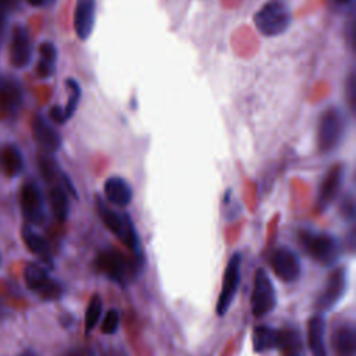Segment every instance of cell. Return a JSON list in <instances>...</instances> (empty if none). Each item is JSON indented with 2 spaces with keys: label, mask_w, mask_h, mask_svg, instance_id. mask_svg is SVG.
<instances>
[{
  "label": "cell",
  "mask_w": 356,
  "mask_h": 356,
  "mask_svg": "<svg viewBox=\"0 0 356 356\" xmlns=\"http://www.w3.org/2000/svg\"><path fill=\"white\" fill-rule=\"evenodd\" d=\"M32 135L38 146L44 153H54L61 146L60 134L40 114L35 115L32 120Z\"/></svg>",
  "instance_id": "cell-15"
},
{
  "label": "cell",
  "mask_w": 356,
  "mask_h": 356,
  "mask_svg": "<svg viewBox=\"0 0 356 356\" xmlns=\"http://www.w3.org/2000/svg\"><path fill=\"white\" fill-rule=\"evenodd\" d=\"M24 280L26 286L44 300H57L63 295L61 284L51 278L47 270L39 263H28L25 266Z\"/></svg>",
  "instance_id": "cell-6"
},
{
  "label": "cell",
  "mask_w": 356,
  "mask_h": 356,
  "mask_svg": "<svg viewBox=\"0 0 356 356\" xmlns=\"http://www.w3.org/2000/svg\"><path fill=\"white\" fill-rule=\"evenodd\" d=\"M104 193L110 203L124 207L132 200V189L121 177H110L104 184Z\"/></svg>",
  "instance_id": "cell-18"
},
{
  "label": "cell",
  "mask_w": 356,
  "mask_h": 356,
  "mask_svg": "<svg viewBox=\"0 0 356 356\" xmlns=\"http://www.w3.org/2000/svg\"><path fill=\"white\" fill-rule=\"evenodd\" d=\"M15 3H17V0H0V14L10 11Z\"/></svg>",
  "instance_id": "cell-32"
},
{
  "label": "cell",
  "mask_w": 356,
  "mask_h": 356,
  "mask_svg": "<svg viewBox=\"0 0 356 356\" xmlns=\"http://www.w3.org/2000/svg\"><path fill=\"white\" fill-rule=\"evenodd\" d=\"M50 118H51V121L56 122V124H64V122L67 121L65 114H64V108H63L61 106H58V104L53 106V107L50 108Z\"/></svg>",
  "instance_id": "cell-31"
},
{
  "label": "cell",
  "mask_w": 356,
  "mask_h": 356,
  "mask_svg": "<svg viewBox=\"0 0 356 356\" xmlns=\"http://www.w3.org/2000/svg\"><path fill=\"white\" fill-rule=\"evenodd\" d=\"M332 1H335V3H338V4H346V3H349L350 0H332Z\"/></svg>",
  "instance_id": "cell-35"
},
{
  "label": "cell",
  "mask_w": 356,
  "mask_h": 356,
  "mask_svg": "<svg viewBox=\"0 0 356 356\" xmlns=\"http://www.w3.org/2000/svg\"><path fill=\"white\" fill-rule=\"evenodd\" d=\"M250 305H252V313L254 317H261L264 314H268L277 305L275 289L264 268H259L254 274Z\"/></svg>",
  "instance_id": "cell-7"
},
{
  "label": "cell",
  "mask_w": 356,
  "mask_h": 356,
  "mask_svg": "<svg viewBox=\"0 0 356 356\" xmlns=\"http://www.w3.org/2000/svg\"><path fill=\"white\" fill-rule=\"evenodd\" d=\"M28 3L31 6H33V7H40V6H43L46 3V0H28Z\"/></svg>",
  "instance_id": "cell-33"
},
{
  "label": "cell",
  "mask_w": 356,
  "mask_h": 356,
  "mask_svg": "<svg viewBox=\"0 0 356 356\" xmlns=\"http://www.w3.org/2000/svg\"><path fill=\"white\" fill-rule=\"evenodd\" d=\"M241 261H242L241 253H234L227 264L221 292H220L217 306H216L217 316H220V317H222L228 312V309L235 298V293L238 291L239 281H241Z\"/></svg>",
  "instance_id": "cell-8"
},
{
  "label": "cell",
  "mask_w": 356,
  "mask_h": 356,
  "mask_svg": "<svg viewBox=\"0 0 356 356\" xmlns=\"http://www.w3.org/2000/svg\"><path fill=\"white\" fill-rule=\"evenodd\" d=\"M292 356H296V355H292Z\"/></svg>",
  "instance_id": "cell-37"
},
{
  "label": "cell",
  "mask_w": 356,
  "mask_h": 356,
  "mask_svg": "<svg viewBox=\"0 0 356 356\" xmlns=\"http://www.w3.org/2000/svg\"><path fill=\"white\" fill-rule=\"evenodd\" d=\"M339 211L343 216V218H353L355 216V202L352 196H346L341 200Z\"/></svg>",
  "instance_id": "cell-30"
},
{
  "label": "cell",
  "mask_w": 356,
  "mask_h": 356,
  "mask_svg": "<svg viewBox=\"0 0 356 356\" xmlns=\"http://www.w3.org/2000/svg\"><path fill=\"white\" fill-rule=\"evenodd\" d=\"M102 309H103L102 299L97 293H95L90 298V300L88 303V307H86V312H85V332L86 334H89L96 327V324L99 323L100 316H102Z\"/></svg>",
  "instance_id": "cell-25"
},
{
  "label": "cell",
  "mask_w": 356,
  "mask_h": 356,
  "mask_svg": "<svg viewBox=\"0 0 356 356\" xmlns=\"http://www.w3.org/2000/svg\"><path fill=\"white\" fill-rule=\"evenodd\" d=\"M96 209L99 211L100 220L107 227V229L111 231L131 252L138 253L139 242L134 222L131 221L128 214H121L108 209L99 196H96Z\"/></svg>",
  "instance_id": "cell-4"
},
{
  "label": "cell",
  "mask_w": 356,
  "mask_h": 356,
  "mask_svg": "<svg viewBox=\"0 0 356 356\" xmlns=\"http://www.w3.org/2000/svg\"><path fill=\"white\" fill-rule=\"evenodd\" d=\"M10 63L15 68H24L31 63L32 46L28 29L24 25H15L10 39Z\"/></svg>",
  "instance_id": "cell-14"
},
{
  "label": "cell",
  "mask_w": 356,
  "mask_h": 356,
  "mask_svg": "<svg viewBox=\"0 0 356 356\" xmlns=\"http://www.w3.org/2000/svg\"><path fill=\"white\" fill-rule=\"evenodd\" d=\"M271 267L275 275L284 282H295L300 275V263L298 256L286 246L277 248L271 254Z\"/></svg>",
  "instance_id": "cell-13"
},
{
  "label": "cell",
  "mask_w": 356,
  "mask_h": 356,
  "mask_svg": "<svg viewBox=\"0 0 356 356\" xmlns=\"http://www.w3.org/2000/svg\"><path fill=\"white\" fill-rule=\"evenodd\" d=\"M39 54L40 58L36 65V72L42 79L50 78L54 74V65L57 58L56 46L51 42H43L39 46Z\"/></svg>",
  "instance_id": "cell-22"
},
{
  "label": "cell",
  "mask_w": 356,
  "mask_h": 356,
  "mask_svg": "<svg viewBox=\"0 0 356 356\" xmlns=\"http://www.w3.org/2000/svg\"><path fill=\"white\" fill-rule=\"evenodd\" d=\"M324 334H325V323L323 316L316 314L310 317L307 323V342L313 356H327Z\"/></svg>",
  "instance_id": "cell-20"
},
{
  "label": "cell",
  "mask_w": 356,
  "mask_h": 356,
  "mask_svg": "<svg viewBox=\"0 0 356 356\" xmlns=\"http://www.w3.org/2000/svg\"><path fill=\"white\" fill-rule=\"evenodd\" d=\"M345 132V117L337 106L327 107L317 122V147L321 153H330L338 147Z\"/></svg>",
  "instance_id": "cell-3"
},
{
  "label": "cell",
  "mask_w": 356,
  "mask_h": 356,
  "mask_svg": "<svg viewBox=\"0 0 356 356\" xmlns=\"http://www.w3.org/2000/svg\"><path fill=\"white\" fill-rule=\"evenodd\" d=\"M19 356H36V355H35V353H32V352H25V353L19 355Z\"/></svg>",
  "instance_id": "cell-36"
},
{
  "label": "cell",
  "mask_w": 356,
  "mask_h": 356,
  "mask_svg": "<svg viewBox=\"0 0 356 356\" xmlns=\"http://www.w3.org/2000/svg\"><path fill=\"white\" fill-rule=\"evenodd\" d=\"M253 349L256 353H263L270 349L278 348V331L268 325H257L252 335Z\"/></svg>",
  "instance_id": "cell-21"
},
{
  "label": "cell",
  "mask_w": 356,
  "mask_h": 356,
  "mask_svg": "<svg viewBox=\"0 0 356 356\" xmlns=\"http://www.w3.org/2000/svg\"><path fill=\"white\" fill-rule=\"evenodd\" d=\"M332 346L337 356L356 355V332L352 323H345L335 330L332 335Z\"/></svg>",
  "instance_id": "cell-17"
},
{
  "label": "cell",
  "mask_w": 356,
  "mask_h": 356,
  "mask_svg": "<svg viewBox=\"0 0 356 356\" xmlns=\"http://www.w3.org/2000/svg\"><path fill=\"white\" fill-rule=\"evenodd\" d=\"M22 239L33 254H36L47 267L53 268V254L49 243L43 239V236L36 234L29 225H25L22 228Z\"/></svg>",
  "instance_id": "cell-19"
},
{
  "label": "cell",
  "mask_w": 356,
  "mask_h": 356,
  "mask_svg": "<svg viewBox=\"0 0 356 356\" xmlns=\"http://www.w3.org/2000/svg\"><path fill=\"white\" fill-rule=\"evenodd\" d=\"M65 356H85V355L82 352H71V353H68Z\"/></svg>",
  "instance_id": "cell-34"
},
{
  "label": "cell",
  "mask_w": 356,
  "mask_h": 356,
  "mask_svg": "<svg viewBox=\"0 0 356 356\" xmlns=\"http://www.w3.org/2000/svg\"><path fill=\"white\" fill-rule=\"evenodd\" d=\"M0 163L3 171L8 177H17L24 168V159L19 149L14 145H7L3 147L0 154Z\"/></svg>",
  "instance_id": "cell-23"
},
{
  "label": "cell",
  "mask_w": 356,
  "mask_h": 356,
  "mask_svg": "<svg viewBox=\"0 0 356 356\" xmlns=\"http://www.w3.org/2000/svg\"><path fill=\"white\" fill-rule=\"evenodd\" d=\"M256 29L267 38L282 35L292 22V13L284 0H270L254 14Z\"/></svg>",
  "instance_id": "cell-2"
},
{
  "label": "cell",
  "mask_w": 356,
  "mask_h": 356,
  "mask_svg": "<svg viewBox=\"0 0 356 356\" xmlns=\"http://www.w3.org/2000/svg\"><path fill=\"white\" fill-rule=\"evenodd\" d=\"M278 348L285 350H292V352L300 349L302 342H300L299 334L293 330L278 331Z\"/></svg>",
  "instance_id": "cell-27"
},
{
  "label": "cell",
  "mask_w": 356,
  "mask_h": 356,
  "mask_svg": "<svg viewBox=\"0 0 356 356\" xmlns=\"http://www.w3.org/2000/svg\"><path fill=\"white\" fill-rule=\"evenodd\" d=\"M343 174H345V167L343 164L338 163V164H334L324 175L317 191L316 207L318 213L325 211L337 197L343 181Z\"/></svg>",
  "instance_id": "cell-11"
},
{
  "label": "cell",
  "mask_w": 356,
  "mask_h": 356,
  "mask_svg": "<svg viewBox=\"0 0 356 356\" xmlns=\"http://www.w3.org/2000/svg\"><path fill=\"white\" fill-rule=\"evenodd\" d=\"M49 200H50V207H51V213L56 217L57 221H65L70 213V204H68V196L67 192L64 191V188L61 186H54L50 191L49 195Z\"/></svg>",
  "instance_id": "cell-24"
},
{
  "label": "cell",
  "mask_w": 356,
  "mask_h": 356,
  "mask_svg": "<svg viewBox=\"0 0 356 356\" xmlns=\"http://www.w3.org/2000/svg\"><path fill=\"white\" fill-rule=\"evenodd\" d=\"M299 243L314 261L324 267L334 266L342 254L339 241L328 232L302 229L299 232Z\"/></svg>",
  "instance_id": "cell-1"
},
{
  "label": "cell",
  "mask_w": 356,
  "mask_h": 356,
  "mask_svg": "<svg viewBox=\"0 0 356 356\" xmlns=\"http://www.w3.org/2000/svg\"><path fill=\"white\" fill-rule=\"evenodd\" d=\"M65 88H67V92H68V100H67V104L64 107V114H65V118L70 120L78 108V104H79V100H81V86L75 79L67 78L65 79Z\"/></svg>",
  "instance_id": "cell-26"
},
{
  "label": "cell",
  "mask_w": 356,
  "mask_h": 356,
  "mask_svg": "<svg viewBox=\"0 0 356 356\" xmlns=\"http://www.w3.org/2000/svg\"><path fill=\"white\" fill-rule=\"evenodd\" d=\"M38 164H39V168H40V172H42L43 178H46L47 181H51V179L57 178V175L60 174L57 163L49 154H42L39 157V163Z\"/></svg>",
  "instance_id": "cell-28"
},
{
  "label": "cell",
  "mask_w": 356,
  "mask_h": 356,
  "mask_svg": "<svg viewBox=\"0 0 356 356\" xmlns=\"http://www.w3.org/2000/svg\"><path fill=\"white\" fill-rule=\"evenodd\" d=\"M345 291H346V270L343 267H337L330 273L323 291L316 299V309L320 313L331 310L342 299Z\"/></svg>",
  "instance_id": "cell-9"
},
{
  "label": "cell",
  "mask_w": 356,
  "mask_h": 356,
  "mask_svg": "<svg viewBox=\"0 0 356 356\" xmlns=\"http://www.w3.org/2000/svg\"><path fill=\"white\" fill-rule=\"evenodd\" d=\"M22 214L31 224H42L44 220V200L42 191L33 181L24 184L21 189Z\"/></svg>",
  "instance_id": "cell-12"
},
{
  "label": "cell",
  "mask_w": 356,
  "mask_h": 356,
  "mask_svg": "<svg viewBox=\"0 0 356 356\" xmlns=\"http://www.w3.org/2000/svg\"><path fill=\"white\" fill-rule=\"evenodd\" d=\"M95 264L102 274L120 285H125L135 273V266L132 260H129L125 254L114 248L100 250L97 253Z\"/></svg>",
  "instance_id": "cell-5"
},
{
  "label": "cell",
  "mask_w": 356,
  "mask_h": 356,
  "mask_svg": "<svg viewBox=\"0 0 356 356\" xmlns=\"http://www.w3.org/2000/svg\"><path fill=\"white\" fill-rule=\"evenodd\" d=\"M22 104V86L11 75H0V118L13 120Z\"/></svg>",
  "instance_id": "cell-10"
},
{
  "label": "cell",
  "mask_w": 356,
  "mask_h": 356,
  "mask_svg": "<svg viewBox=\"0 0 356 356\" xmlns=\"http://www.w3.org/2000/svg\"><path fill=\"white\" fill-rule=\"evenodd\" d=\"M120 325V314L115 309H111L106 313V316L103 317V321H102V332L103 334H107V335H111L117 331Z\"/></svg>",
  "instance_id": "cell-29"
},
{
  "label": "cell",
  "mask_w": 356,
  "mask_h": 356,
  "mask_svg": "<svg viewBox=\"0 0 356 356\" xmlns=\"http://www.w3.org/2000/svg\"><path fill=\"white\" fill-rule=\"evenodd\" d=\"M96 19V0H76L74 11V29L81 40H86L93 31Z\"/></svg>",
  "instance_id": "cell-16"
}]
</instances>
